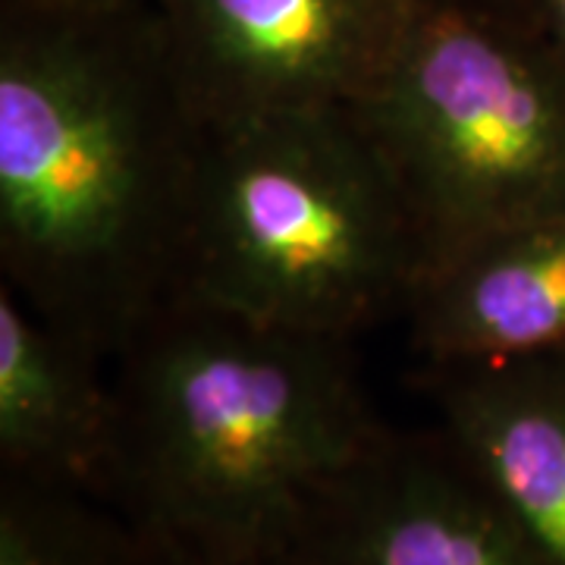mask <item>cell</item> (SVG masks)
<instances>
[{
  "instance_id": "6da1fadb",
  "label": "cell",
  "mask_w": 565,
  "mask_h": 565,
  "mask_svg": "<svg viewBox=\"0 0 565 565\" xmlns=\"http://www.w3.org/2000/svg\"><path fill=\"white\" fill-rule=\"evenodd\" d=\"M204 141L154 0H0V270L98 362L182 302Z\"/></svg>"
},
{
  "instance_id": "7a4b0ae2",
  "label": "cell",
  "mask_w": 565,
  "mask_h": 565,
  "mask_svg": "<svg viewBox=\"0 0 565 565\" xmlns=\"http://www.w3.org/2000/svg\"><path fill=\"white\" fill-rule=\"evenodd\" d=\"M345 343L173 305L117 359L98 497L199 565H282L318 497L386 430Z\"/></svg>"
},
{
  "instance_id": "3957f363",
  "label": "cell",
  "mask_w": 565,
  "mask_h": 565,
  "mask_svg": "<svg viewBox=\"0 0 565 565\" xmlns=\"http://www.w3.org/2000/svg\"><path fill=\"white\" fill-rule=\"evenodd\" d=\"M427 255L355 107L211 126L182 302L349 340L408 311Z\"/></svg>"
},
{
  "instance_id": "277c9868",
  "label": "cell",
  "mask_w": 565,
  "mask_h": 565,
  "mask_svg": "<svg viewBox=\"0 0 565 565\" xmlns=\"http://www.w3.org/2000/svg\"><path fill=\"white\" fill-rule=\"evenodd\" d=\"M355 114L403 189L427 267L565 214V63L531 13L418 0Z\"/></svg>"
},
{
  "instance_id": "5b68a950",
  "label": "cell",
  "mask_w": 565,
  "mask_h": 565,
  "mask_svg": "<svg viewBox=\"0 0 565 565\" xmlns=\"http://www.w3.org/2000/svg\"><path fill=\"white\" fill-rule=\"evenodd\" d=\"M202 122L362 104L418 0H154Z\"/></svg>"
},
{
  "instance_id": "8992f818",
  "label": "cell",
  "mask_w": 565,
  "mask_h": 565,
  "mask_svg": "<svg viewBox=\"0 0 565 565\" xmlns=\"http://www.w3.org/2000/svg\"><path fill=\"white\" fill-rule=\"evenodd\" d=\"M282 565H541L440 430H384L318 497Z\"/></svg>"
},
{
  "instance_id": "52a82bcc",
  "label": "cell",
  "mask_w": 565,
  "mask_h": 565,
  "mask_svg": "<svg viewBox=\"0 0 565 565\" xmlns=\"http://www.w3.org/2000/svg\"><path fill=\"white\" fill-rule=\"evenodd\" d=\"M440 434L541 559L565 565V349L424 364Z\"/></svg>"
},
{
  "instance_id": "ba28073f",
  "label": "cell",
  "mask_w": 565,
  "mask_h": 565,
  "mask_svg": "<svg viewBox=\"0 0 565 565\" xmlns=\"http://www.w3.org/2000/svg\"><path fill=\"white\" fill-rule=\"evenodd\" d=\"M405 318L424 364L565 349V214L505 226L427 267Z\"/></svg>"
},
{
  "instance_id": "9c48e42d",
  "label": "cell",
  "mask_w": 565,
  "mask_h": 565,
  "mask_svg": "<svg viewBox=\"0 0 565 565\" xmlns=\"http://www.w3.org/2000/svg\"><path fill=\"white\" fill-rule=\"evenodd\" d=\"M114 440L102 362L0 282V478L98 497Z\"/></svg>"
},
{
  "instance_id": "30bf717a",
  "label": "cell",
  "mask_w": 565,
  "mask_h": 565,
  "mask_svg": "<svg viewBox=\"0 0 565 565\" xmlns=\"http://www.w3.org/2000/svg\"><path fill=\"white\" fill-rule=\"evenodd\" d=\"M95 493L0 478V565H132L136 531Z\"/></svg>"
},
{
  "instance_id": "8fae6325",
  "label": "cell",
  "mask_w": 565,
  "mask_h": 565,
  "mask_svg": "<svg viewBox=\"0 0 565 565\" xmlns=\"http://www.w3.org/2000/svg\"><path fill=\"white\" fill-rule=\"evenodd\" d=\"M534 20L544 29L546 41L565 63V0H531Z\"/></svg>"
},
{
  "instance_id": "7c38bea8",
  "label": "cell",
  "mask_w": 565,
  "mask_h": 565,
  "mask_svg": "<svg viewBox=\"0 0 565 565\" xmlns=\"http://www.w3.org/2000/svg\"><path fill=\"white\" fill-rule=\"evenodd\" d=\"M132 565H199L195 559L182 556L177 550H170L167 544H158L151 537L136 534V563Z\"/></svg>"
},
{
  "instance_id": "4fadbf2b",
  "label": "cell",
  "mask_w": 565,
  "mask_h": 565,
  "mask_svg": "<svg viewBox=\"0 0 565 565\" xmlns=\"http://www.w3.org/2000/svg\"><path fill=\"white\" fill-rule=\"evenodd\" d=\"M487 3H500V7H512V10H522V13H531V17H534V7H531V0H487Z\"/></svg>"
},
{
  "instance_id": "5bb4252c",
  "label": "cell",
  "mask_w": 565,
  "mask_h": 565,
  "mask_svg": "<svg viewBox=\"0 0 565 565\" xmlns=\"http://www.w3.org/2000/svg\"><path fill=\"white\" fill-rule=\"evenodd\" d=\"M63 3H92V7H107V3H129V0H63Z\"/></svg>"
}]
</instances>
